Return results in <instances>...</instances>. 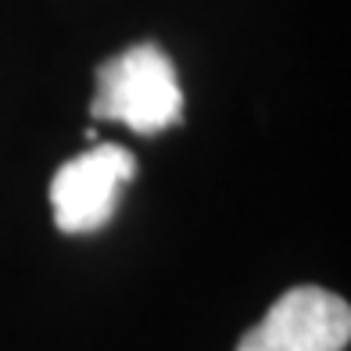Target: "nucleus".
<instances>
[{
  "label": "nucleus",
  "instance_id": "2",
  "mask_svg": "<svg viewBox=\"0 0 351 351\" xmlns=\"http://www.w3.org/2000/svg\"><path fill=\"white\" fill-rule=\"evenodd\" d=\"M351 341V308L326 287H291L254 323L237 351H344Z\"/></svg>",
  "mask_w": 351,
  "mask_h": 351
},
{
  "label": "nucleus",
  "instance_id": "1",
  "mask_svg": "<svg viewBox=\"0 0 351 351\" xmlns=\"http://www.w3.org/2000/svg\"><path fill=\"white\" fill-rule=\"evenodd\" d=\"M90 115L101 122H122L147 136L176 125L183 115V90L169 54L154 43H136L108 58L97 69Z\"/></svg>",
  "mask_w": 351,
  "mask_h": 351
},
{
  "label": "nucleus",
  "instance_id": "3",
  "mask_svg": "<svg viewBox=\"0 0 351 351\" xmlns=\"http://www.w3.org/2000/svg\"><path fill=\"white\" fill-rule=\"evenodd\" d=\"M136 176V158L104 143L65 162L51 180V212L61 233H97L115 212L119 190Z\"/></svg>",
  "mask_w": 351,
  "mask_h": 351
}]
</instances>
